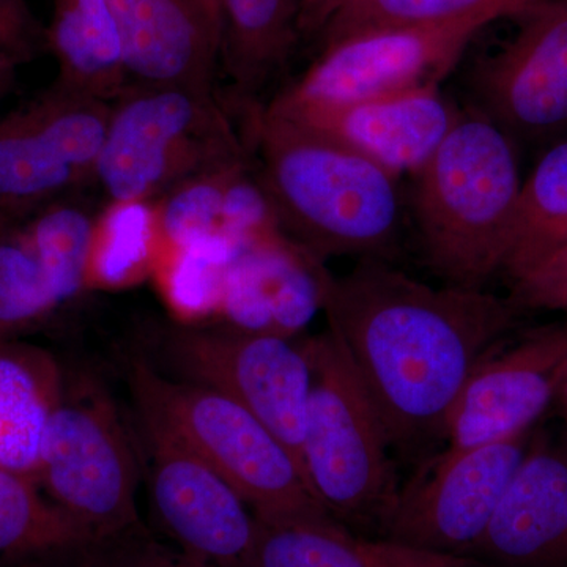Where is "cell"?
Returning <instances> with one entry per match:
<instances>
[{"label":"cell","mask_w":567,"mask_h":567,"mask_svg":"<svg viewBox=\"0 0 567 567\" xmlns=\"http://www.w3.org/2000/svg\"><path fill=\"white\" fill-rule=\"evenodd\" d=\"M319 286L328 330L398 446L443 434L466 379L522 312L511 298L436 289L382 259H360L342 276L322 265Z\"/></svg>","instance_id":"1"},{"label":"cell","mask_w":567,"mask_h":567,"mask_svg":"<svg viewBox=\"0 0 567 567\" xmlns=\"http://www.w3.org/2000/svg\"><path fill=\"white\" fill-rule=\"evenodd\" d=\"M256 173L281 233L309 256L391 260L402 226L395 175L264 106H246Z\"/></svg>","instance_id":"2"},{"label":"cell","mask_w":567,"mask_h":567,"mask_svg":"<svg viewBox=\"0 0 567 567\" xmlns=\"http://www.w3.org/2000/svg\"><path fill=\"white\" fill-rule=\"evenodd\" d=\"M413 177L429 267L447 286L483 289L502 271L520 199L516 142L468 106Z\"/></svg>","instance_id":"3"},{"label":"cell","mask_w":567,"mask_h":567,"mask_svg":"<svg viewBox=\"0 0 567 567\" xmlns=\"http://www.w3.org/2000/svg\"><path fill=\"white\" fill-rule=\"evenodd\" d=\"M142 421L158 425L207 462L256 517L330 516L292 453L251 412L212 388L175 382L144 360L130 368Z\"/></svg>","instance_id":"4"},{"label":"cell","mask_w":567,"mask_h":567,"mask_svg":"<svg viewBox=\"0 0 567 567\" xmlns=\"http://www.w3.org/2000/svg\"><path fill=\"white\" fill-rule=\"evenodd\" d=\"M306 347L312 365L301 442L306 483L341 524H382L398 495L382 420L330 330L306 338Z\"/></svg>","instance_id":"5"},{"label":"cell","mask_w":567,"mask_h":567,"mask_svg":"<svg viewBox=\"0 0 567 567\" xmlns=\"http://www.w3.org/2000/svg\"><path fill=\"white\" fill-rule=\"evenodd\" d=\"M248 156L215 93L128 85L111 104L95 178L111 203L148 200Z\"/></svg>","instance_id":"6"},{"label":"cell","mask_w":567,"mask_h":567,"mask_svg":"<svg viewBox=\"0 0 567 567\" xmlns=\"http://www.w3.org/2000/svg\"><path fill=\"white\" fill-rule=\"evenodd\" d=\"M140 468L110 395L91 383L66 390L52 413L37 477L44 495L93 539L141 528Z\"/></svg>","instance_id":"7"},{"label":"cell","mask_w":567,"mask_h":567,"mask_svg":"<svg viewBox=\"0 0 567 567\" xmlns=\"http://www.w3.org/2000/svg\"><path fill=\"white\" fill-rule=\"evenodd\" d=\"M498 14L360 33L320 50L303 76L264 106L276 117L440 85L466 44Z\"/></svg>","instance_id":"8"},{"label":"cell","mask_w":567,"mask_h":567,"mask_svg":"<svg viewBox=\"0 0 567 567\" xmlns=\"http://www.w3.org/2000/svg\"><path fill=\"white\" fill-rule=\"evenodd\" d=\"M162 353L186 382L227 395L262 421L303 470L301 442L312 385L306 339L183 324L163 336Z\"/></svg>","instance_id":"9"},{"label":"cell","mask_w":567,"mask_h":567,"mask_svg":"<svg viewBox=\"0 0 567 567\" xmlns=\"http://www.w3.org/2000/svg\"><path fill=\"white\" fill-rule=\"evenodd\" d=\"M111 103L52 84L0 118V213L28 218L95 178Z\"/></svg>","instance_id":"10"},{"label":"cell","mask_w":567,"mask_h":567,"mask_svg":"<svg viewBox=\"0 0 567 567\" xmlns=\"http://www.w3.org/2000/svg\"><path fill=\"white\" fill-rule=\"evenodd\" d=\"M514 35L466 76L470 107L514 142L567 134V0H539L513 14Z\"/></svg>","instance_id":"11"},{"label":"cell","mask_w":567,"mask_h":567,"mask_svg":"<svg viewBox=\"0 0 567 567\" xmlns=\"http://www.w3.org/2000/svg\"><path fill=\"white\" fill-rule=\"evenodd\" d=\"M529 443L528 432L492 445L443 451L424 477L395 495L382 522L385 539L470 557Z\"/></svg>","instance_id":"12"},{"label":"cell","mask_w":567,"mask_h":567,"mask_svg":"<svg viewBox=\"0 0 567 567\" xmlns=\"http://www.w3.org/2000/svg\"><path fill=\"white\" fill-rule=\"evenodd\" d=\"M567 379V320L544 324L516 344H496L466 379L447 413L446 450L506 442L532 432Z\"/></svg>","instance_id":"13"},{"label":"cell","mask_w":567,"mask_h":567,"mask_svg":"<svg viewBox=\"0 0 567 567\" xmlns=\"http://www.w3.org/2000/svg\"><path fill=\"white\" fill-rule=\"evenodd\" d=\"M144 423L153 511L183 557L200 567H246L256 518L219 473L181 440Z\"/></svg>","instance_id":"14"},{"label":"cell","mask_w":567,"mask_h":567,"mask_svg":"<svg viewBox=\"0 0 567 567\" xmlns=\"http://www.w3.org/2000/svg\"><path fill=\"white\" fill-rule=\"evenodd\" d=\"M461 112L440 85H424L279 118L339 142L399 178L431 159Z\"/></svg>","instance_id":"15"},{"label":"cell","mask_w":567,"mask_h":567,"mask_svg":"<svg viewBox=\"0 0 567 567\" xmlns=\"http://www.w3.org/2000/svg\"><path fill=\"white\" fill-rule=\"evenodd\" d=\"M472 558L499 567L567 566V442H533Z\"/></svg>","instance_id":"16"},{"label":"cell","mask_w":567,"mask_h":567,"mask_svg":"<svg viewBox=\"0 0 567 567\" xmlns=\"http://www.w3.org/2000/svg\"><path fill=\"white\" fill-rule=\"evenodd\" d=\"M110 7L128 85L215 93L221 40L194 0H110Z\"/></svg>","instance_id":"17"},{"label":"cell","mask_w":567,"mask_h":567,"mask_svg":"<svg viewBox=\"0 0 567 567\" xmlns=\"http://www.w3.org/2000/svg\"><path fill=\"white\" fill-rule=\"evenodd\" d=\"M322 265L286 235L245 245L227 267L216 316L230 330L295 336L320 308Z\"/></svg>","instance_id":"18"},{"label":"cell","mask_w":567,"mask_h":567,"mask_svg":"<svg viewBox=\"0 0 567 567\" xmlns=\"http://www.w3.org/2000/svg\"><path fill=\"white\" fill-rule=\"evenodd\" d=\"M246 567H468L472 557L435 554L352 535L331 516L256 517Z\"/></svg>","instance_id":"19"},{"label":"cell","mask_w":567,"mask_h":567,"mask_svg":"<svg viewBox=\"0 0 567 567\" xmlns=\"http://www.w3.org/2000/svg\"><path fill=\"white\" fill-rule=\"evenodd\" d=\"M61 365L48 350L0 339V466L35 481L41 446L63 395Z\"/></svg>","instance_id":"20"},{"label":"cell","mask_w":567,"mask_h":567,"mask_svg":"<svg viewBox=\"0 0 567 567\" xmlns=\"http://www.w3.org/2000/svg\"><path fill=\"white\" fill-rule=\"evenodd\" d=\"M47 33L59 87L107 103L128 87L110 0H54Z\"/></svg>","instance_id":"21"},{"label":"cell","mask_w":567,"mask_h":567,"mask_svg":"<svg viewBox=\"0 0 567 567\" xmlns=\"http://www.w3.org/2000/svg\"><path fill=\"white\" fill-rule=\"evenodd\" d=\"M221 63L234 91L254 104L297 47L300 0H221Z\"/></svg>","instance_id":"22"},{"label":"cell","mask_w":567,"mask_h":567,"mask_svg":"<svg viewBox=\"0 0 567 567\" xmlns=\"http://www.w3.org/2000/svg\"><path fill=\"white\" fill-rule=\"evenodd\" d=\"M93 540L35 481L0 466V566L74 557Z\"/></svg>","instance_id":"23"},{"label":"cell","mask_w":567,"mask_h":567,"mask_svg":"<svg viewBox=\"0 0 567 567\" xmlns=\"http://www.w3.org/2000/svg\"><path fill=\"white\" fill-rule=\"evenodd\" d=\"M567 245V134L551 142L522 183L502 274L511 281Z\"/></svg>","instance_id":"24"},{"label":"cell","mask_w":567,"mask_h":567,"mask_svg":"<svg viewBox=\"0 0 567 567\" xmlns=\"http://www.w3.org/2000/svg\"><path fill=\"white\" fill-rule=\"evenodd\" d=\"M159 251L155 205L111 203L95 223L87 289H123L153 274Z\"/></svg>","instance_id":"25"},{"label":"cell","mask_w":567,"mask_h":567,"mask_svg":"<svg viewBox=\"0 0 567 567\" xmlns=\"http://www.w3.org/2000/svg\"><path fill=\"white\" fill-rule=\"evenodd\" d=\"M241 248L223 234L159 248L153 274L164 300L183 323L218 315L224 276Z\"/></svg>","instance_id":"26"},{"label":"cell","mask_w":567,"mask_h":567,"mask_svg":"<svg viewBox=\"0 0 567 567\" xmlns=\"http://www.w3.org/2000/svg\"><path fill=\"white\" fill-rule=\"evenodd\" d=\"M539 0H342L317 43L320 50L360 33L425 28L495 13L511 18Z\"/></svg>","instance_id":"27"},{"label":"cell","mask_w":567,"mask_h":567,"mask_svg":"<svg viewBox=\"0 0 567 567\" xmlns=\"http://www.w3.org/2000/svg\"><path fill=\"white\" fill-rule=\"evenodd\" d=\"M95 223L84 207L66 197L22 219V233L61 306L87 289Z\"/></svg>","instance_id":"28"},{"label":"cell","mask_w":567,"mask_h":567,"mask_svg":"<svg viewBox=\"0 0 567 567\" xmlns=\"http://www.w3.org/2000/svg\"><path fill=\"white\" fill-rule=\"evenodd\" d=\"M21 223L0 230V339H17L61 308Z\"/></svg>","instance_id":"29"},{"label":"cell","mask_w":567,"mask_h":567,"mask_svg":"<svg viewBox=\"0 0 567 567\" xmlns=\"http://www.w3.org/2000/svg\"><path fill=\"white\" fill-rule=\"evenodd\" d=\"M249 158L234 159L204 171L162 194L155 205L159 248H175L219 233L224 196Z\"/></svg>","instance_id":"30"},{"label":"cell","mask_w":567,"mask_h":567,"mask_svg":"<svg viewBox=\"0 0 567 567\" xmlns=\"http://www.w3.org/2000/svg\"><path fill=\"white\" fill-rule=\"evenodd\" d=\"M74 557L76 567H200L148 539L142 528L93 540Z\"/></svg>","instance_id":"31"},{"label":"cell","mask_w":567,"mask_h":567,"mask_svg":"<svg viewBox=\"0 0 567 567\" xmlns=\"http://www.w3.org/2000/svg\"><path fill=\"white\" fill-rule=\"evenodd\" d=\"M511 300L524 309L567 315V245L540 259L513 281Z\"/></svg>","instance_id":"32"},{"label":"cell","mask_w":567,"mask_h":567,"mask_svg":"<svg viewBox=\"0 0 567 567\" xmlns=\"http://www.w3.org/2000/svg\"><path fill=\"white\" fill-rule=\"evenodd\" d=\"M48 51L47 28L25 0H0V54L22 65Z\"/></svg>","instance_id":"33"},{"label":"cell","mask_w":567,"mask_h":567,"mask_svg":"<svg viewBox=\"0 0 567 567\" xmlns=\"http://www.w3.org/2000/svg\"><path fill=\"white\" fill-rule=\"evenodd\" d=\"M342 0H300L298 37L300 41H317Z\"/></svg>","instance_id":"34"},{"label":"cell","mask_w":567,"mask_h":567,"mask_svg":"<svg viewBox=\"0 0 567 567\" xmlns=\"http://www.w3.org/2000/svg\"><path fill=\"white\" fill-rule=\"evenodd\" d=\"M194 2L199 6V9L203 10L205 18H207L208 22L213 28V31L216 32V35L221 40L223 37V3L221 0H194Z\"/></svg>","instance_id":"35"},{"label":"cell","mask_w":567,"mask_h":567,"mask_svg":"<svg viewBox=\"0 0 567 567\" xmlns=\"http://www.w3.org/2000/svg\"><path fill=\"white\" fill-rule=\"evenodd\" d=\"M18 63L11 61L7 55L0 54V100L13 89L14 80H17Z\"/></svg>","instance_id":"36"},{"label":"cell","mask_w":567,"mask_h":567,"mask_svg":"<svg viewBox=\"0 0 567 567\" xmlns=\"http://www.w3.org/2000/svg\"><path fill=\"white\" fill-rule=\"evenodd\" d=\"M557 404H559V409H561L563 415L567 420V379L563 383L561 391H559Z\"/></svg>","instance_id":"37"},{"label":"cell","mask_w":567,"mask_h":567,"mask_svg":"<svg viewBox=\"0 0 567 567\" xmlns=\"http://www.w3.org/2000/svg\"><path fill=\"white\" fill-rule=\"evenodd\" d=\"M17 219L21 218H14V216L3 215V213H0V230H2L3 227L7 226V224H10L11 221H17Z\"/></svg>","instance_id":"38"},{"label":"cell","mask_w":567,"mask_h":567,"mask_svg":"<svg viewBox=\"0 0 567 567\" xmlns=\"http://www.w3.org/2000/svg\"><path fill=\"white\" fill-rule=\"evenodd\" d=\"M468 567H499V566L491 565V563L481 561V559H477V561L473 563V565L468 566Z\"/></svg>","instance_id":"39"}]
</instances>
